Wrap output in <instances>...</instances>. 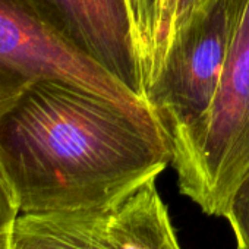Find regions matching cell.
<instances>
[{"instance_id":"obj_11","label":"cell","mask_w":249,"mask_h":249,"mask_svg":"<svg viewBox=\"0 0 249 249\" xmlns=\"http://www.w3.org/2000/svg\"><path fill=\"white\" fill-rule=\"evenodd\" d=\"M19 214L15 194L0 169V249H14V231Z\"/></svg>"},{"instance_id":"obj_10","label":"cell","mask_w":249,"mask_h":249,"mask_svg":"<svg viewBox=\"0 0 249 249\" xmlns=\"http://www.w3.org/2000/svg\"><path fill=\"white\" fill-rule=\"evenodd\" d=\"M224 218L233 230L236 249H249V169L234 189Z\"/></svg>"},{"instance_id":"obj_7","label":"cell","mask_w":249,"mask_h":249,"mask_svg":"<svg viewBox=\"0 0 249 249\" xmlns=\"http://www.w3.org/2000/svg\"><path fill=\"white\" fill-rule=\"evenodd\" d=\"M107 210L21 213L14 249H111L106 237Z\"/></svg>"},{"instance_id":"obj_9","label":"cell","mask_w":249,"mask_h":249,"mask_svg":"<svg viewBox=\"0 0 249 249\" xmlns=\"http://www.w3.org/2000/svg\"><path fill=\"white\" fill-rule=\"evenodd\" d=\"M137 47L140 53V60L144 73V82H147L156 37V24L159 18L160 0H128Z\"/></svg>"},{"instance_id":"obj_8","label":"cell","mask_w":249,"mask_h":249,"mask_svg":"<svg viewBox=\"0 0 249 249\" xmlns=\"http://www.w3.org/2000/svg\"><path fill=\"white\" fill-rule=\"evenodd\" d=\"M201 3L202 0H160L159 18L156 24L153 60L145 82V91L159 73L173 37L186 24V21L192 17V14L198 9Z\"/></svg>"},{"instance_id":"obj_6","label":"cell","mask_w":249,"mask_h":249,"mask_svg":"<svg viewBox=\"0 0 249 249\" xmlns=\"http://www.w3.org/2000/svg\"><path fill=\"white\" fill-rule=\"evenodd\" d=\"M104 229L111 249H180L157 179L108 208Z\"/></svg>"},{"instance_id":"obj_3","label":"cell","mask_w":249,"mask_h":249,"mask_svg":"<svg viewBox=\"0 0 249 249\" xmlns=\"http://www.w3.org/2000/svg\"><path fill=\"white\" fill-rule=\"evenodd\" d=\"M243 5L245 0H202L147 87L145 100L169 135L173 157L192 144L211 108Z\"/></svg>"},{"instance_id":"obj_4","label":"cell","mask_w":249,"mask_h":249,"mask_svg":"<svg viewBox=\"0 0 249 249\" xmlns=\"http://www.w3.org/2000/svg\"><path fill=\"white\" fill-rule=\"evenodd\" d=\"M40 81H65L124 107L156 114L103 68L71 47L31 0H0V103Z\"/></svg>"},{"instance_id":"obj_2","label":"cell","mask_w":249,"mask_h":249,"mask_svg":"<svg viewBox=\"0 0 249 249\" xmlns=\"http://www.w3.org/2000/svg\"><path fill=\"white\" fill-rule=\"evenodd\" d=\"M172 164L182 195L224 217L249 169V0L237 18L211 108L192 144Z\"/></svg>"},{"instance_id":"obj_5","label":"cell","mask_w":249,"mask_h":249,"mask_svg":"<svg viewBox=\"0 0 249 249\" xmlns=\"http://www.w3.org/2000/svg\"><path fill=\"white\" fill-rule=\"evenodd\" d=\"M31 2L71 47L145 100L144 73L128 0Z\"/></svg>"},{"instance_id":"obj_1","label":"cell","mask_w":249,"mask_h":249,"mask_svg":"<svg viewBox=\"0 0 249 249\" xmlns=\"http://www.w3.org/2000/svg\"><path fill=\"white\" fill-rule=\"evenodd\" d=\"M156 114L65 81L0 103V169L21 213L108 210L172 163Z\"/></svg>"}]
</instances>
